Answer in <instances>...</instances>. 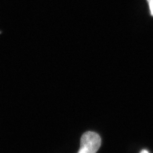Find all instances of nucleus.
Instances as JSON below:
<instances>
[{
  "mask_svg": "<svg viewBox=\"0 0 153 153\" xmlns=\"http://www.w3.org/2000/svg\"><path fill=\"white\" fill-rule=\"evenodd\" d=\"M102 140L98 133H84L80 139V147L77 153H97L101 146Z\"/></svg>",
  "mask_w": 153,
  "mask_h": 153,
  "instance_id": "f257e3e1",
  "label": "nucleus"
},
{
  "mask_svg": "<svg viewBox=\"0 0 153 153\" xmlns=\"http://www.w3.org/2000/svg\"><path fill=\"white\" fill-rule=\"evenodd\" d=\"M140 153H149V152L146 150H142Z\"/></svg>",
  "mask_w": 153,
  "mask_h": 153,
  "instance_id": "7ed1b4c3",
  "label": "nucleus"
},
{
  "mask_svg": "<svg viewBox=\"0 0 153 153\" xmlns=\"http://www.w3.org/2000/svg\"><path fill=\"white\" fill-rule=\"evenodd\" d=\"M147 1L148 3H149L151 16H153V0H147Z\"/></svg>",
  "mask_w": 153,
  "mask_h": 153,
  "instance_id": "f03ea898",
  "label": "nucleus"
}]
</instances>
